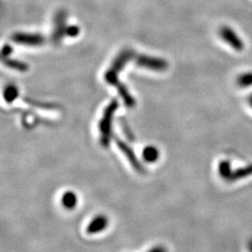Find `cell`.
<instances>
[{
    "instance_id": "cell-18",
    "label": "cell",
    "mask_w": 252,
    "mask_h": 252,
    "mask_svg": "<svg viewBox=\"0 0 252 252\" xmlns=\"http://www.w3.org/2000/svg\"><path fill=\"white\" fill-rule=\"evenodd\" d=\"M250 102H251V105H252V96L251 97V100H250Z\"/></svg>"
},
{
    "instance_id": "cell-11",
    "label": "cell",
    "mask_w": 252,
    "mask_h": 252,
    "mask_svg": "<svg viewBox=\"0 0 252 252\" xmlns=\"http://www.w3.org/2000/svg\"><path fill=\"white\" fill-rule=\"evenodd\" d=\"M18 88L14 85H9L6 87L4 92V97L8 103H11L18 97Z\"/></svg>"
},
{
    "instance_id": "cell-17",
    "label": "cell",
    "mask_w": 252,
    "mask_h": 252,
    "mask_svg": "<svg viewBox=\"0 0 252 252\" xmlns=\"http://www.w3.org/2000/svg\"><path fill=\"white\" fill-rule=\"evenodd\" d=\"M249 249H250V252H252V239L251 240L250 244H249Z\"/></svg>"
},
{
    "instance_id": "cell-8",
    "label": "cell",
    "mask_w": 252,
    "mask_h": 252,
    "mask_svg": "<svg viewBox=\"0 0 252 252\" xmlns=\"http://www.w3.org/2000/svg\"><path fill=\"white\" fill-rule=\"evenodd\" d=\"M108 225V217L105 215H98L94 217L86 228V233L88 234H99L107 229Z\"/></svg>"
},
{
    "instance_id": "cell-10",
    "label": "cell",
    "mask_w": 252,
    "mask_h": 252,
    "mask_svg": "<svg viewBox=\"0 0 252 252\" xmlns=\"http://www.w3.org/2000/svg\"><path fill=\"white\" fill-rule=\"evenodd\" d=\"M159 158V152L154 147H147L143 151V159L146 162H153Z\"/></svg>"
},
{
    "instance_id": "cell-3",
    "label": "cell",
    "mask_w": 252,
    "mask_h": 252,
    "mask_svg": "<svg viewBox=\"0 0 252 252\" xmlns=\"http://www.w3.org/2000/svg\"><path fill=\"white\" fill-rule=\"evenodd\" d=\"M135 63L139 66L146 67L154 71H163L168 66L166 61L147 55H135Z\"/></svg>"
},
{
    "instance_id": "cell-9",
    "label": "cell",
    "mask_w": 252,
    "mask_h": 252,
    "mask_svg": "<svg viewBox=\"0 0 252 252\" xmlns=\"http://www.w3.org/2000/svg\"><path fill=\"white\" fill-rule=\"evenodd\" d=\"M62 204L63 207L66 209H73L74 207H77L78 204V197L76 193L73 191H66L63 194L62 197Z\"/></svg>"
},
{
    "instance_id": "cell-13",
    "label": "cell",
    "mask_w": 252,
    "mask_h": 252,
    "mask_svg": "<svg viewBox=\"0 0 252 252\" xmlns=\"http://www.w3.org/2000/svg\"><path fill=\"white\" fill-rule=\"evenodd\" d=\"M5 63L9 67H11L13 69H16V70H20V71H27V68H28V65L27 63L20 62V61L8 60V61H5Z\"/></svg>"
},
{
    "instance_id": "cell-1",
    "label": "cell",
    "mask_w": 252,
    "mask_h": 252,
    "mask_svg": "<svg viewBox=\"0 0 252 252\" xmlns=\"http://www.w3.org/2000/svg\"><path fill=\"white\" fill-rule=\"evenodd\" d=\"M135 54H134V52L129 50V49L123 51L121 54L118 55L117 58L114 60V62L112 63L111 67L109 68V70L105 75L106 81H108V83H110L111 85H114L117 88L119 94H121L125 104L126 106H128L129 108H133L135 106V101L132 97V95L128 93V90L126 89V86L123 85L122 82L119 81L118 73L124 68V66L126 65V63H128V61L135 58Z\"/></svg>"
},
{
    "instance_id": "cell-4",
    "label": "cell",
    "mask_w": 252,
    "mask_h": 252,
    "mask_svg": "<svg viewBox=\"0 0 252 252\" xmlns=\"http://www.w3.org/2000/svg\"><path fill=\"white\" fill-rule=\"evenodd\" d=\"M12 41L28 46H39L45 42L44 36L40 34H29V33H15L11 36Z\"/></svg>"
},
{
    "instance_id": "cell-2",
    "label": "cell",
    "mask_w": 252,
    "mask_h": 252,
    "mask_svg": "<svg viewBox=\"0 0 252 252\" xmlns=\"http://www.w3.org/2000/svg\"><path fill=\"white\" fill-rule=\"evenodd\" d=\"M118 108V102L113 100L108 108L105 109L104 117L101 120L99 125L100 133H101V143L104 147H108L111 138V125L112 118L115 110Z\"/></svg>"
},
{
    "instance_id": "cell-7",
    "label": "cell",
    "mask_w": 252,
    "mask_h": 252,
    "mask_svg": "<svg viewBox=\"0 0 252 252\" xmlns=\"http://www.w3.org/2000/svg\"><path fill=\"white\" fill-rule=\"evenodd\" d=\"M116 143H117L118 147L122 150V152L125 153V155L127 157V159L129 160V162L133 165V167L135 168V170L138 172V173H145V169L143 168V166L141 165V163L137 160V158H136L135 153L133 152V150L128 145H126L125 142H123L122 140L116 139Z\"/></svg>"
},
{
    "instance_id": "cell-15",
    "label": "cell",
    "mask_w": 252,
    "mask_h": 252,
    "mask_svg": "<svg viewBox=\"0 0 252 252\" xmlns=\"http://www.w3.org/2000/svg\"><path fill=\"white\" fill-rule=\"evenodd\" d=\"M168 252V251L163 246H156V247H154L152 250H150L149 252Z\"/></svg>"
},
{
    "instance_id": "cell-6",
    "label": "cell",
    "mask_w": 252,
    "mask_h": 252,
    "mask_svg": "<svg viewBox=\"0 0 252 252\" xmlns=\"http://www.w3.org/2000/svg\"><path fill=\"white\" fill-rule=\"evenodd\" d=\"M66 27H65V13L63 10L59 11L54 18V33L52 38L54 43H59L63 36H66Z\"/></svg>"
},
{
    "instance_id": "cell-14",
    "label": "cell",
    "mask_w": 252,
    "mask_h": 252,
    "mask_svg": "<svg viewBox=\"0 0 252 252\" xmlns=\"http://www.w3.org/2000/svg\"><path fill=\"white\" fill-rule=\"evenodd\" d=\"M80 33V28L76 26H70V27H66V36H76L79 35Z\"/></svg>"
},
{
    "instance_id": "cell-16",
    "label": "cell",
    "mask_w": 252,
    "mask_h": 252,
    "mask_svg": "<svg viewBox=\"0 0 252 252\" xmlns=\"http://www.w3.org/2000/svg\"><path fill=\"white\" fill-rule=\"evenodd\" d=\"M10 53H11V48H10L9 46H5V47L3 48V51H2V57H3V59H4L6 56H8Z\"/></svg>"
},
{
    "instance_id": "cell-12",
    "label": "cell",
    "mask_w": 252,
    "mask_h": 252,
    "mask_svg": "<svg viewBox=\"0 0 252 252\" xmlns=\"http://www.w3.org/2000/svg\"><path fill=\"white\" fill-rule=\"evenodd\" d=\"M237 82L242 87L252 86V72L244 73L238 78Z\"/></svg>"
},
{
    "instance_id": "cell-5",
    "label": "cell",
    "mask_w": 252,
    "mask_h": 252,
    "mask_svg": "<svg viewBox=\"0 0 252 252\" xmlns=\"http://www.w3.org/2000/svg\"><path fill=\"white\" fill-rule=\"evenodd\" d=\"M220 34L221 38L235 51L241 52L243 50V41L241 40L240 36H238V35L234 32V29L228 27H221Z\"/></svg>"
}]
</instances>
